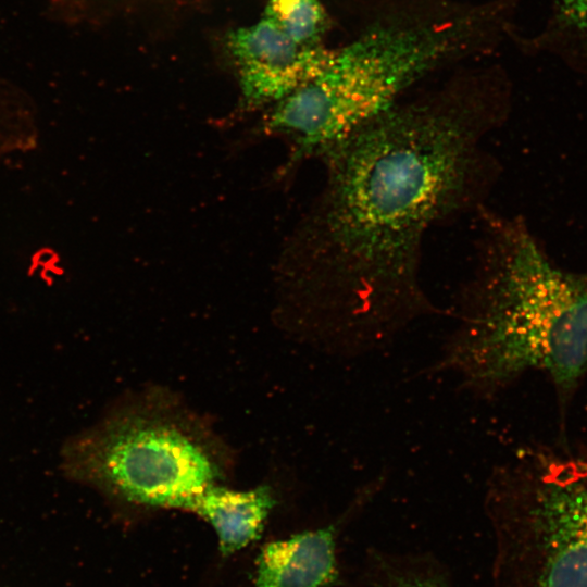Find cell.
Here are the masks:
<instances>
[{
	"mask_svg": "<svg viewBox=\"0 0 587 587\" xmlns=\"http://www.w3.org/2000/svg\"><path fill=\"white\" fill-rule=\"evenodd\" d=\"M338 523L264 546L257 560L255 587H329L339 578Z\"/></svg>",
	"mask_w": 587,
	"mask_h": 587,
	"instance_id": "7",
	"label": "cell"
},
{
	"mask_svg": "<svg viewBox=\"0 0 587 587\" xmlns=\"http://www.w3.org/2000/svg\"><path fill=\"white\" fill-rule=\"evenodd\" d=\"M365 587H453L435 558L374 552L366 558Z\"/></svg>",
	"mask_w": 587,
	"mask_h": 587,
	"instance_id": "9",
	"label": "cell"
},
{
	"mask_svg": "<svg viewBox=\"0 0 587 587\" xmlns=\"http://www.w3.org/2000/svg\"><path fill=\"white\" fill-rule=\"evenodd\" d=\"M61 469L125 503L192 510L230 470L227 447L198 415L164 392L121 404L68 439Z\"/></svg>",
	"mask_w": 587,
	"mask_h": 587,
	"instance_id": "4",
	"label": "cell"
},
{
	"mask_svg": "<svg viewBox=\"0 0 587 587\" xmlns=\"http://www.w3.org/2000/svg\"><path fill=\"white\" fill-rule=\"evenodd\" d=\"M516 0H386L311 80L276 102L266 125L322 154L422 79L486 55Z\"/></svg>",
	"mask_w": 587,
	"mask_h": 587,
	"instance_id": "2",
	"label": "cell"
},
{
	"mask_svg": "<svg viewBox=\"0 0 587 587\" xmlns=\"http://www.w3.org/2000/svg\"><path fill=\"white\" fill-rule=\"evenodd\" d=\"M478 212L479 262L452 364L483 387L542 371L564 420L587 371V274L554 267L521 224Z\"/></svg>",
	"mask_w": 587,
	"mask_h": 587,
	"instance_id": "3",
	"label": "cell"
},
{
	"mask_svg": "<svg viewBox=\"0 0 587 587\" xmlns=\"http://www.w3.org/2000/svg\"><path fill=\"white\" fill-rule=\"evenodd\" d=\"M508 104L497 65L462 68L435 88L404 96L322 153L328 178L315 252L348 324L384 323L424 305L426 234L484 205L495 166L487 136Z\"/></svg>",
	"mask_w": 587,
	"mask_h": 587,
	"instance_id": "1",
	"label": "cell"
},
{
	"mask_svg": "<svg viewBox=\"0 0 587 587\" xmlns=\"http://www.w3.org/2000/svg\"><path fill=\"white\" fill-rule=\"evenodd\" d=\"M275 503L270 486L236 490L215 484L198 497L191 512L212 525L218 537L220 550L227 555L260 537Z\"/></svg>",
	"mask_w": 587,
	"mask_h": 587,
	"instance_id": "8",
	"label": "cell"
},
{
	"mask_svg": "<svg viewBox=\"0 0 587 587\" xmlns=\"http://www.w3.org/2000/svg\"><path fill=\"white\" fill-rule=\"evenodd\" d=\"M57 1L60 2V3H62V4H66V5L70 7V5L73 4V3H76V4H77L78 1H80V0H57Z\"/></svg>",
	"mask_w": 587,
	"mask_h": 587,
	"instance_id": "12",
	"label": "cell"
},
{
	"mask_svg": "<svg viewBox=\"0 0 587 587\" xmlns=\"http://www.w3.org/2000/svg\"><path fill=\"white\" fill-rule=\"evenodd\" d=\"M555 4L565 15L572 16L573 22L583 25L579 27L583 32H587V0H555Z\"/></svg>",
	"mask_w": 587,
	"mask_h": 587,
	"instance_id": "11",
	"label": "cell"
},
{
	"mask_svg": "<svg viewBox=\"0 0 587 587\" xmlns=\"http://www.w3.org/2000/svg\"><path fill=\"white\" fill-rule=\"evenodd\" d=\"M490 587H587V458L540 447L520 454L489 505Z\"/></svg>",
	"mask_w": 587,
	"mask_h": 587,
	"instance_id": "5",
	"label": "cell"
},
{
	"mask_svg": "<svg viewBox=\"0 0 587 587\" xmlns=\"http://www.w3.org/2000/svg\"><path fill=\"white\" fill-rule=\"evenodd\" d=\"M226 46L236 65L243 104L276 103L315 77L328 63L332 49L302 46L272 20L232 30Z\"/></svg>",
	"mask_w": 587,
	"mask_h": 587,
	"instance_id": "6",
	"label": "cell"
},
{
	"mask_svg": "<svg viewBox=\"0 0 587 587\" xmlns=\"http://www.w3.org/2000/svg\"><path fill=\"white\" fill-rule=\"evenodd\" d=\"M263 15L302 46L323 45L330 26L320 0H268Z\"/></svg>",
	"mask_w": 587,
	"mask_h": 587,
	"instance_id": "10",
	"label": "cell"
}]
</instances>
